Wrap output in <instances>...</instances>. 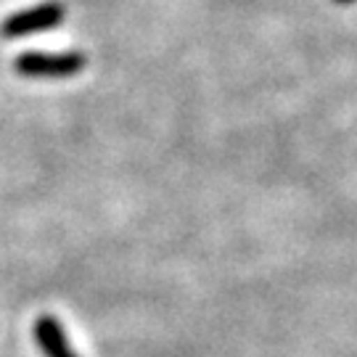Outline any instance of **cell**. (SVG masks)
Instances as JSON below:
<instances>
[{"instance_id": "obj_4", "label": "cell", "mask_w": 357, "mask_h": 357, "mask_svg": "<svg viewBox=\"0 0 357 357\" xmlns=\"http://www.w3.org/2000/svg\"><path fill=\"white\" fill-rule=\"evenodd\" d=\"M333 3H339V6H349V3H357V0H333Z\"/></svg>"}, {"instance_id": "obj_1", "label": "cell", "mask_w": 357, "mask_h": 357, "mask_svg": "<svg viewBox=\"0 0 357 357\" xmlns=\"http://www.w3.org/2000/svg\"><path fill=\"white\" fill-rule=\"evenodd\" d=\"M88 66V56L82 51H24L13 59V69L32 79H66L79 75Z\"/></svg>"}, {"instance_id": "obj_3", "label": "cell", "mask_w": 357, "mask_h": 357, "mask_svg": "<svg viewBox=\"0 0 357 357\" xmlns=\"http://www.w3.org/2000/svg\"><path fill=\"white\" fill-rule=\"evenodd\" d=\"M32 333H35L40 352L45 357H79L75 352V347L69 344V339H66L64 326L53 315H40L35 320V326H32Z\"/></svg>"}, {"instance_id": "obj_2", "label": "cell", "mask_w": 357, "mask_h": 357, "mask_svg": "<svg viewBox=\"0 0 357 357\" xmlns=\"http://www.w3.org/2000/svg\"><path fill=\"white\" fill-rule=\"evenodd\" d=\"M66 22V8L59 0H45L32 8L11 13L0 22V38L3 40H22L29 35H40L48 29H59Z\"/></svg>"}]
</instances>
